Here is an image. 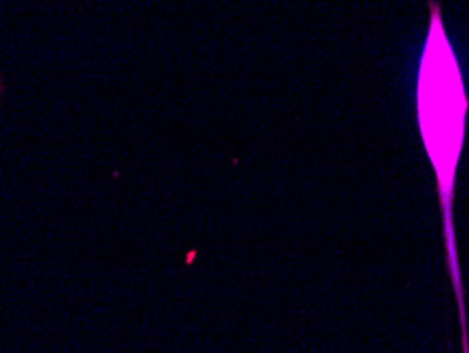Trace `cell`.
<instances>
[{
  "label": "cell",
  "instance_id": "2",
  "mask_svg": "<svg viewBox=\"0 0 469 353\" xmlns=\"http://www.w3.org/2000/svg\"><path fill=\"white\" fill-rule=\"evenodd\" d=\"M3 90H5V87H3V79H0V98H3Z\"/></svg>",
  "mask_w": 469,
  "mask_h": 353
},
{
  "label": "cell",
  "instance_id": "1",
  "mask_svg": "<svg viewBox=\"0 0 469 353\" xmlns=\"http://www.w3.org/2000/svg\"><path fill=\"white\" fill-rule=\"evenodd\" d=\"M418 123L425 147L434 161L440 197L446 218V235L450 261H456L453 252V223H450V199H453L455 172L459 163L463 142V119H465V96L459 66L453 49L444 34L440 11L431 5V28L418 71Z\"/></svg>",
  "mask_w": 469,
  "mask_h": 353
}]
</instances>
